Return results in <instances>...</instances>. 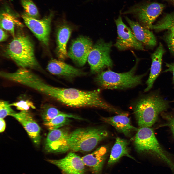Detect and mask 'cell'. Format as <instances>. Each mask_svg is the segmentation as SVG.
I'll use <instances>...</instances> for the list:
<instances>
[{"mask_svg":"<svg viewBox=\"0 0 174 174\" xmlns=\"http://www.w3.org/2000/svg\"><path fill=\"white\" fill-rule=\"evenodd\" d=\"M9 116L16 119L22 125L34 144L38 146L40 142V128L28 111L12 113Z\"/></svg>","mask_w":174,"mask_h":174,"instance_id":"4fadbf2b","label":"cell"},{"mask_svg":"<svg viewBox=\"0 0 174 174\" xmlns=\"http://www.w3.org/2000/svg\"><path fill=\"white\" fill-rule=\"evenodd\" d=\"M5 53L19 68H40L35 57L32 43L25 35L20 34L15 36L7 46Z\"/></svg>","mask_w":174,"mask_h":174,"instance_id":"8992f818","label":"cell"},{"mask_svg":"<svg viewBox=\"0 0 174 174\" xmlns=\"http://www.w3.org/2000/svg\"><path fill=\"white\" fill-rule=\"evenodd\" d=\"M93 46L89 38L81 36L73 41L68 52V56L78 65L82 66L87 60Z\"/></svg>","mask_w":174,"mask_h":174,"instance_id":"8fae6325","label":"cell"},{"mask_svg":"<svg viewBox=\"0 0 174 174\" xmlns=\"http://www.w3.org/2000/svg\"><path fill=\"white\" fill-rule=\"evenodd\" d=\"M125 18L138 41L149 47H152L156 45V38L152 32L141 26L138 22L131 20L127 17Z\"/></svg>","mask_w":174,"mask_h":174,"instance_id":"d6986e66","label":"cell"},{"mask_svg":"<svg viewBox=\"0 0 174 174\" xmlns=\"http://www.w3.org/2000/svg\"><path fill=\"white\" fill-rule=\"evenodd\" d=\"M15 112L8 101L1 100L0 102V119H3L12 113Z\"/></svg>","mask_w":174,"mask_h":174,"instance_id":"83f0119b","label":"cell"},{"mask_svg":"<svg viewBox=\"0 0 174 174\" xmlns=\"http://www.w3.org/2000/svg\"><path fill=\"white\" fill-rule=\"evenodd\" d=\"M88 0V1H90V0Z\"/></svg>","mask_w":174,"mask_h":174,"instance_id":"e575fe53","label":"cell"},{"mask_svg":"<svg viewBox=\"0 0 174 174\" xmlns=\"http://www.w3.org/2000/svg\"><path fill=\"white\" fill-rule=\"evenodd\" d=\"M167 31L164 35V40L170 52L174 55V33Z\"/></svg>","mask_w":174,"mask_h":174,"instance_id":"f1b7e54d","label":"cell"},{"mask_svg":"<svg viewBox=\"0 0 174 174\" xmlns=\"http://www.w3.org/2000/svg\"><path fill=\"white\" fill-rule=\"evenodd\" d=\"M149 29L156 31L167 30L174 33V11L166 14L155 24H152Z\"/></svg>","mask_w":174,"mask_h":174,"instance_id":"cb8c5ba5","label":"cell"},{"mask_svg":"<svg viewBox=\"0 0 174 174\" xmlns=\"http://www.w3.org/2000/svg\"><path fill=\"white\" fill-rule=\"evenodd\" d=\"M128 115V114L126 113L112 116L103 117L102 120L113 127L118 131L126 136L130 137L133 131H137L138 129L132 125Z\"/></svg>","mask_w":174,"mask_h":174,"instance_id":"2e32d148","label":"cell"},{"mask_svg":"<svg viewBox=\"0 0 174 174\" xmlns=\"http://www.w3.org/2000/svg\"><path fill=\"white\" fill-rule=\"evenodd\" d=\"M64 113L54 106L46 104L43 107L41 116L45 123L48 122L57 116Z\"/></svg>","mask_w":174,"mask_h":174,"instance_id":"d4e9b609","label":"cell"},{"mask_svg":"<svg viewBox=\"0 0 174 174\" xmlns=\"http://www.w3.org/2000/svg\"><path fill=\"white\" fill-rule=\"evenodd\" d=\"M164 4L156 2L145 1L135 5L124 14H132L141 26L149 29L156 19L162 13Z\"/></svg>","mask_w":174,"mask_h":174,"instance_id":"ba28073f","label":"cell"},{"mask_svg":"<svg viewBox=\"0 0 174 174\" xmlns=\"http://www.w3.org/2000/svg\"><path fill=\"white\" fill-rule=\"evenodd\" d=\"M0 30V42H2L6 40L8 36L1 27Z\"/></svg>","mask_w":174,"mask_h":174,"instance_id":"1f68e13d","label":"cell"},{"mask_svg":"<svg viewBox=\"0 0 174 174\" xmlns=\"http://www.w3.org/2000/svg\"><path fill=\"white\" fill-rule=\"evenodd\" d=\"M162 116L167 121L166 125L170 128L174 137V114L163 112L161 113Z\"/></svg>","mask_w":174,"mask_h":174,"instance_id":"f546056e","label":"cell"},{"mask_svg":"<svg viewBox=\"0 0 174 174\" xmlns=\"http://www.w3.org/2000/svg\"><path fill=\"white\" fill-rule=\"evenodd\" d=\"M128 145L127 140L117 137L111 150L108 161V165H111L116 163L123 156H127L135 160L130 154Z\"/></svg>","mask_w":174,"mask_h":174,"instance_id":"44dd1931","label":"cell"},{"mask_svg":"<svg viewBox=\"0 0 174 174\" xmlns=\"http://www.w3.org/2000/svg\"><path fill=\"white\" fill-rule=\"evenodd\" d=\"M17 14L7 5L5 4L1 9L0 14V27L7 31L14 37L15 36V26L22 27L23 25L18 18Z\"/></svg>","mask_w":174,"mask_h":174,"instance_id":"ac0fdd59","label":"cell"},{"mask_svg":"<svg viewBox=\"0 0 174 174\" xmlns=\"http://www.w3.org/2000/svg\"><path fill=\"white\" fill-rule=\"evenodd\" d=\"M113 45L112 42H107L101 39L93 46L87 60L92 73H98L104 68L112 67L110 53Z\"/></svg>","mask_w":174,"mask_h":174,"instance_id":"52a82bcc","label":"cell"},{"mask_svg":"<svg viewBox=\"0 0 174 174\" xmlns=\"http://www.w3.org/2000/svg\"><path fill=\"white\" fill-rule=\"evenodd\" d=\"M25 10L24 12L28 16L36 19L40 16L37 8L32 0H20Z\"/></svg>","mask_w":174,"mask_h":174,"instance_id":"484cf974","label":"cell"},{"mask_svg":"<svg viewBox=\"0 0 174 174\" xmlns=\"http://www.w3.org/2000/svg\"><path fill=\"white\" fill-rule=\"evenodd\" d=\"M68 130L58 128L50 130L45 143V149L46 152L59 141L66 137L69 133Z\"/></svg>","mask_w":174,"mask_h":174,"instance_id":"603a6c76","label":"cell"},{"mask_svg":"<svg viewBox=\"0 0 174 174\" xmlns=\"http://www.w3.org/2000/svg\"><path fill=\"white\" fill-rule=\"evenodd\" d=\"M70 118L80 120L82 119L76 115L65 113L57 116L48 122L44 123V124L49 130H51L59 128L68 124L70 122Z\"/></svg>","mask_w":174,"mask_h":174,"instance_id":"7402d4cb","label":"cell"},{"mask_svg":"<svg viewBox=\"0 0 174 174\" xmlns=\"http://www.w3.org/2000/svg\"><path fill=\"white\" fill-rule=\"evenodd\" d=\"M47 71L51 74L72 78L85 75L86 73L81 69L74 67L61 60L53 59L48 62Z\"/></svg>","mask_w":174,"mask_h":174,"instance_id":"5bb4252c","label":"cell"},{"mask_svg":"<svg viewBox=\"0 0 174 174\" xmlns=\"http://www.w3.org/2000/svg\"><path fill=\"white\" fill-rule=\"evenodd\" d=\"M46 160L58 167L63 174H85V165L81 158L73 152L61 159Z\"/></svg>","mask_w":174,"mask_h":174,"instance_id":"7c38bea8","label":"cell"},{"mask_svg":"<svg viewBox=\"0 0 174 174\" xmlns=\"http://www.w3.org/2000/svg\"><path fill=\"white\" fill-rule=\"evenodd\" d=\"M71 31V28L66 24L62 25L58 30L57 34L56 52L58 57L60 60L65 59L68 57L67 44Z\"/></svg>","mask_w":174,"mask_h":174,"instance_id":"ffe728a7","label":"cell"},{"mask_svg":"<svg viewBox=\"0 0 174 174\" xmlns=\"http://www.w3.org/2000/svg\"><path fill=\"white\" fill-rule=\"evenodd\" d=\"M166 1H168L174 3V0H165Z\"/></svg>","mask_w":174,"mask_h":174,"instance_id":"836d02e7","label":"cell"},{"mask_svg":"<svg viewBox=\"0 0 174 174\" xmlns=\"http://www.w3.org/2000/svg\"><path fill=\"white\" fill-rule=\"evenodd\" d=\"M108 151L106 147L102 146L81 158L85 165L89 167L93 173L99 174L107 156Z\"/></svg>","mask_w":174,"mask_h":174,"instance_id":"9a60e30c","label":"cell"},{"mask_svg":"<svg viewBox=\"0 0 174 174\" xmlns=\"http://www.w3.org/2000/svg\"><path fill=\"white\" fill-rule=\"evenodd\" d=\"M0 133H2L5 130L6 128V123L3 119H0Z\"/></svg>","mask_w":174,"mask_h":174,"instance_id":"d6a6232c","label":"cell"},{"mask_svg":"<svg viewBox=\"0 0 174 174\" xmlns=\"http://www.w3.org/2000/svg\"><path fill=\"white\" fill-rule=\"evenodd\" d=\"M165 64L166 66L167 67V68L162 72H169L172 73L173 75L172 83L174 86V62L171 63H166Z\"/></svg>","mask_w":174,"mask_h":174,"instance_id":"4dcf8cb0","label":"cell"},{"mask_svg":"<svg viewBox=\"0 0 174 174\" xmlns=\"http://www.w3.org/2000/svg\"><path fill=\"white\" fill-rule=\"evenodd\" d=\"M170 102L162 97L159 90L153 91L139 99L134 108L138 126H152L157 121L159 115L169 107Z\"/></svg>","mask_w":174,"mask_h":174,"instance_id":"3957f363","label":"cell"},{"mask_svg":"<svg viewBox=\"0 0 174 174\" xmlns=\"http://www.w3.org/2000/svg\"><path fill=\"white\" fill-rule=\"evenodd\" d=\"M114 21L118 36L114 46L120 51L131 49L143 50V44L137 39L131 29L123 22L120 15Z\"/></svg>","mask_w":174,"mask_h":174,"instance_id":"9c48e42d","label":"cell"},{"mask_svg":"<svg viewBox=\"0 0 174 174\" xmlns=\"http://www.w3.org/2000/svg\"><path fill=\"white\" fill-rule=\"evenodd\" d=\"M51 11L48 16L39 20L29 17L25 13L22 16L24 22L38 40L45 45L48 44L50 30V24L54 15Z\"/></svg>","mask_w":174,"mask_h":174,"instance_id":"30bf717a","label":"cell"},{"mask_svg":"<svg viewBox=\"0 0 174 174\" xmlns=\"http://www.w3.org/2000/svg\"><path fill=\"white\" fill-rule=\"evenodd\" d=\"M108 136L107 131L95 127L77 129L60 141L49 149V153L71 152H86L94 149L100 141Z\"/></svg>","mask_w":174,"mask_h":174,"instance_id":"7a4b0ae2","label":"cell"},{"mask_svg":"<svg viewBox=\"0 0 174 174\" xmlns=\"http://www.w3.org/2000/svg\"><path fill=\"white\" fill-rule=\"evenodd\" d=\"M136 58L135 64L129 71L121 73L110 70L101 72L95 77V82L102 88L109 89L131 88L141 84L142 79L147 73L140 75L135 74L139 61Z\"/></svg>","mask_w":174,"mask_h":174,"instance_id":"5b68a950","label":"cell"},{"mask_svg":"<svg viewBox=\"0 0 174 174\" xmlns=\"http://www.w3.org/2000/svg\"><path fill=\"white\" fill-rule=\"evenodd\" d=\"M165 50L161 43L151 55L152 64L150 74L146 82L147 86L145 92L149 91L153 87L155 80L160 74L162 69V58Z\"/></svg>","mask_w":174,"mask_h":174,"instance_id":"e0dca14e","label":"cell"},{"mask_svg":"<svg viewBox=\"0 0 174 174\" xmlns=\"http://www.w3.org/2000/svg\"><path fill=\"white\" fill-rule=\"evenodd\" d=\"M11 106L16 107L17 109L21 111H28L30 108L35 109L36 107L33 103L28 100H22L10 104Z\"/></svg>","mask_w":174,"mask_h":174,"instance_id":"4316f807","label":"cell"},{"mask_svg":"<svg viewBox=\"0 0 174 174\" xmlns=\"http://www.w3.org/2000/svg\"><path fill=\"white\" fill-rule=\"evenodd\" d=\"M41 92L42 94L70 107L95 108L114 113L116 110V108L102 99L99 89L84 91L72 88H61L45 83L43 85Z\"/></svg>","mask_w":174,"mask_h":174,"instance_id":"6da1fadb","label":"cell"},{"mask_svg":"<svg viewBox=\"0 0 174 174\" xmlns=\"http://www.w3.org/2000/svg\"><path fill=\"white\" fill-rule=\"evenodd\" d=\"M134 141L136 150L139 153L147 154L169 168L174 174V155L165 150L158 142L153 129L140 127Z\"/></svg>","mask_w":174,"mask_h":174,"instance_id":"277c9868","label":"cell"}]
</instances>
